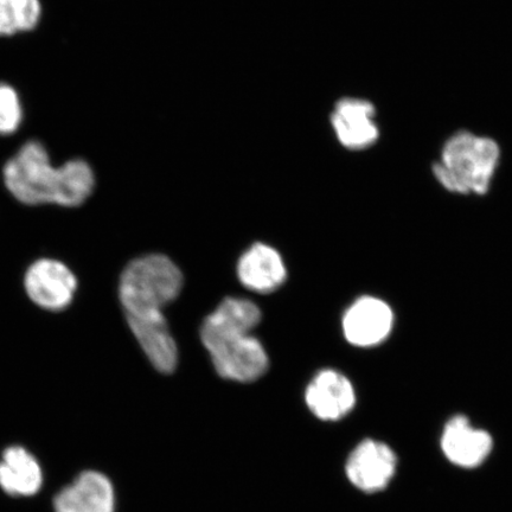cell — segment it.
Returning a JSON list of instances; mask_svg holds the SVG:
<instances>
[{
  "instance_id": "cell-1",
  "label": "cell",
  "mask_w": 512,
  "mask_h": 512,
  "mask_svg": "<svg viewBox=\"0 0 512 512\" xmlns=\"http://www.w3.org/2000/svg\"><path fill=\"white\" fill-rule=\"evenodd\" d=\"M6 189L25 206H82L95 189L94 170L82 158L53 166L49 152L38 140H28L3 166Z\"/></svg>"
},
{
  "instance_id": "cell-2",
  "label": "cell",
  "mask_w": 512,
  "mask_h": 512,
  "mask_svg": "<svg viewBox=\"0 0 512 512\" xmlns=\"http://www.w3.org/2000/svg\"><path fill=\"white\" fill-rule=\"evenodd\" d=\"M498 160L499 147L494 140L459 132L445 144L433 172L453 194L483 196L490 189Z\"/></svg>"
},
{
  "instance_id": "cell-3",
  "label": "cell",
  "mask_w": 512,
  "mask_h": 512,
  "mask_svg": "<svg viewBox=\"0 0 512 512\" xmlns=\"http://www.w3.org/2000/svg\"><path fill=\"white\" fill-rule=\"evenodd\" d=\"M183 287L181 270L168 256L151 254L130 262L121 274L119 297L126 317L163 315Z\"/></svg>"
},
{
  "instance_id": "cell-4",
  "label": "cell",
  "mask_w": 512,
  "mask_h": 512,
  "mask_svg": "<svg viewBox=\"0 0 512 512\" xmlns=\"http://www.w3.org/2000/svg\"><path fill=\"white\" fill-rule=\"evenodd\" d=\"M398 457L380 440L361 441L345 463V475L358 490L374 494L387 488L395 475Z\"/></svg>"
},
{
  "instance_id": "cell-5",
  "label": "cell",
  "mask_w": 512,
  "mask_h": 512,
  "mask_svg": "<svg viewBox=\"0 0 512 512\" xmlns=\"http://www.w3.org/2000/svg\"><path fill=\"white\" fill-rule=\"evenodd\" d=\"M217 374L223 379L253 382L266 373L267 352L251 334L226 339L208 349Z\"/></svg>"
},
{
  "instance_id": "cell-6",
  "label": "cell",
  "mask_w": 512,
  "mask_h": 512,
  "mask_svg": "<svg viewBox=\"0 0 512 512\" xmlns=\"http://www.w3.org/2000/svg\"><path fill=\"white\" fill-rule=\"evenodd\" d=\"M394 324L392 306L373 296L358 298L343 317L344 336L357 348H373L387 341Z\"/></svg>"
},
{
  "instance_id": "cell-7",
  "label": "cell",
  "mask_w": 512,
  "mask_h": 512,
  "mask_svg": "<svg viewBox=\"0 0 512 512\" xmlns=\"http://www.w3.org/2000/svg\"><path fill=\"white\" fill-rule=\"evenodd\" d=\"M24 285L36 305L50 311H61L72 303L78 283L66 265L42 259L29 268Z\"/></svg>"
},
{
  "instance_id": "cell-8",
  "label": "cell",
  "mask_w": 512,
  "mask_h": 512,
  "mask_svg": "<svg viewBox=\"0 0 512 512\" xmlns=\"http://www.w3.org/2000/svg\"><path fill=\"white\" fill-rule=\"evenodd\" d=\"M440 446L452 464L472 469L490 456L494 439L488 431L473 426L467 416L457 414L446 422Z\"/></svg>"
},
{
  "instance_id": "cell-9",
  "label": "cell",
  "mask_w": 512,
  "mask_h": 512,
  "mask_svg": "<svg viewBox=\"0 0 512 512\" xmlns=\"http://www.w3.org/2000/svg\"><path fill=\"white\" fill-rule=\"evenodd\" d=\"M305 401L313 415L323 421H338L356 405L354 386L336 370L319 371L306 389Z\"/></svg>"
},
{
  "instance_id": "cell-10",
  "label": "cell",
  "mask_w": 512,
  "mask_h": 512,
  "mask_svg": "<svg viewBox=\"0 0 512 512\" xmlns=\"http://www.w3.org/2000/svg\"><path fill=\"white\" fill-rule=\"evenodd\" d=\"M261 311L251 300L229 297L204 319L201 339L207 350L224 339L249 335L258 326Z\"/></svg>"
},
{
  "instance_id": "cell-11",
  "label": "cell",
  "mask_w": 512,
  "mask_h": 512,
  "mask_svg": "<svg viewBox=\"0 0 512 512\" xmlns=\"http://www.w3.org/2000/svg\"><path fill=\"white\" fill-rule=\"evenodd\" d=\"M374 117L375 108L368 101L345 99L339 102L332 114L339 142L349 150L368 149L379 139Z\"/></svg>"
},
{
  "instance_id": "cell-12",
  "label": "cell",
  "mask_w": 512,
  "mask_h": 512,
  "mask_svg": "<svg viewBox=\"0 0 512 512\" xmlns=\"http://www.w3.org/2000/svg\"><path fill=\"white\" fill-rule=\"evenodd\" d=\"M114 505L110 479L94 471L81 473L54 501L55 512H114Z\"/></svg>"
},
{
  "instance_id": "cell-13",
  "label": "cell",
  "mask_w": 512,
  "mask_h": 512,
  "mask_svg": "<svg viewBox=\"0 0 512 512\" xmlns=\"http://www.w3.org/2000/svg\"><path fill=\"white\" fill-rule=\"evenodd\" d=\"M134 337L159 373H174L178 363V349L164 315L126 317Z\"/></svg>"
},
{
  "instance_id": "cell-14",
  "label": "cell",
  "mask_w": 512,
  "mask_h": 512,
  "mask_svg": "<svg viewBox=\"0 0 512 512\" xmlns=\"http://www.w3.org/2000/svg\"><path fill=\"white\" fill-rule=\"evenodd\" d=\"M286 267L280 254L264 243H254L241 256L238 275L243 286L254 292L272 293L285 283Z\"/></svg>"
},
{
  "instance_id": "cell-15",
  "label": "cell",
  "mask_w": 512,
  "mask_h": 512,
  "mask_svg": "<svg viewBox=\"0 0 512 512\" xmlns=\"http://www.w3.org/2000/svg\"><path fill=\"white\" fill-rule=\"evenodd\" d=\"M42 470L32 454L21 446L6 448L0 462V488L10 496L29 497L40 491Z\"/></svg>"
},
{
  "instance_id": "cell-16",
  "label": "cell",
  "mask_w": 512,
  "mask_h": 512,
  "mask_svg": "<svg viewBox=\"0 0 512 512\" xmlns=\"http://www.w3.org/2000/svg\"><path fill=\"white\" fill-rule=\"evenodd\" d=\"M41 17V0H0V37L35 30Z\"/></svg>"
},
{
  "instance_id": "cell-17",
  "label": "cell",
  "mask_w": 512,
  "mask_h": 512,
  "mask_svg": "<svg viewBox=\"0 0 512 512\" xmlns=\"http://www.w3.org/2000/svg\"><path fill=\"white\" fill-rule=\"evenodd\" d=\"M23 110L16 89L0 82V136H11L22 124Z\"/></svg>"
}]
</instances>
